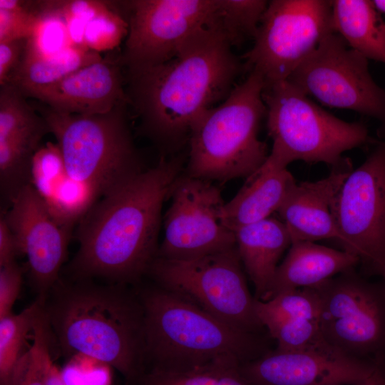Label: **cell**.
Returning <instances> with one entry per match:
<instances>
[{
	"instance_id": "obj_1",
	"label": "cell",
	"mask_w": 385,
	"mask_h": 385,
	"mask_svg": "<svg viewBox=\"0 0 385 385\" xmlns=\"http://www.w3.org/2000/svg\"><path fill=\"white\" fill-rule=\"evenodd\" d=\"M182 169L181 158H161L94 203L76 225L70 279L139 283L157 257L162 207Z\"/></svg>"
},
{
	"instance_id": "obj_2",
	"label": "cell",
	"mask_w": 385,
	"mask_h": 385,
	"mask_svg": "<svg viewBox=\"0 0 385 385\" xmlns=\"http://www.w3.org/2000/svg\"><path fill=\"white\" fill-rule=\"evenodd\" d=\"M231 48L211 26L170 60L126 70L128 104L139 119L138 130L165 149L189 140L196 121L227 98L244 68Z\"/></svg>"
},
{
	"instance_id": "obj_3",
	"label": "cell",
	"mask_w": 385,
	"mask_h": 385,
	"mask_svg": "<svg viewBox=\"0 0 385 385\" xmlns=\"http://www.w3.org/2000/svg\"><path fill=\"white\" fill-rule=\"evenodd\" d=\"M52 342L66 356L112 366L128 385L145 372L144 312L128 285L60 278L44 304Z\"/></svg>"
},
{
	"instance_id": "obj_4",
	"label": "cell",
	"mask_w": 385,
	"mask_h": 385,
	"mask_svg": "<svg viewBox=\"0 0 385 385\" xmlns=\"http://www.w3.org/2000/svg\"><path fill=\"white\" fill-rule=\"evenodd\" d=\"M144 312L145 372H178L231 354L242 364L271 349L267 334L238 331L156 284L137 290Z\"/></svg>"
},
{
	"instance_id": "obj_5",
	"label": "cell",
	"mask_w": 385,
	"mask_h": 385,
	"mask_svg": "<svg viewBox=\"0 0 385 385\" xmlns=\"http://www.w3.org/2000/svg\"><path fill=\"white\" fill-rule=\"evenodd\" d=\"M265 84L257 73L234 86L220 104L206 111L189 137L188 175L226 182L247 178L267 160V144L258 132L266 115Z\"/></svg>"
},
{
	"instance_id": "obj_6",
	"label": "cell",
	"mask_w": 385,
	"mask_h": 385,
	"mask_svg": "<svg viewBox=\"0 0 385 385\" xmlns=\"http://www.w3.org/2000/svg\"><path fill=\"white\" fill-rule=\"evenodd\" d=\"M34 106L59 146L68 173L102 197L144 170L128 123L127 101L110 112L67 115Z\"/></svg>"
},
{
	"instance_id": "obj_7",
	"label": "cell",
	"mask_w": 385,
	"mask_h": 385,
	"mask_svg": "<svg viewBox=\"0 0 385 385\" xmlns=\"http://www.w3.org/2000/svg\"><path fill=\"white\" fill-rule=\"evenodd\" d=\"M267 126L272 150L264 163L285 169L296 160L332 167L342 154L369 141L366 125L346 122L327 112L287 80L264 86Z\"/></svg>"
},
{
	"instance_id": "obj_8",
	"label": "cell",
	"mask_w": 385,
	"mask_h": 385,
	"mask_svg": "<svg viewBox=\"0 0 385 385\" xmlns=\"http://www.w3.org/2000/svg\"><path fill=\"white\" fill-rule=\"evenodd\" d=\"M147 275L230 327L268 334L257 316L236 246L191 260L156 257Z\"/></svg>"
},
{
	"instance_id": "obj_9",
	"label": "cell",
	"mask_w": 385,
	"mask_h": 385,
	"mask_svg": "<svg viewBox=\"0 0 385 385\" xmlns=\"http://www.w3.org/2000/svg\"><path fill=\"white\" fill-rule=\"evenodd\" d=\"M335 32L332 1L272 0L262 17L244 68L265 86L287 80L328 35Z\"/></svg>"
},
{
	"instance_id": "obj_10",
	"label": "cell",
	"mask_w": 385,
	"mask_h": 385,
	"mask_svg": "<svg viewBox=\"0 0 385 385\" xmlns=\"http://www.w3.org/2000/svg\"><path fill=\"white\" fill-rule=\"evenodd\" d=\"M312 288L321 297V330L333 347L354 359L385 360L384 281L352 269Z\"/></svg>"
},
{
	"instance_id": "obj_11",
	"label": "cell",
	"mask_w": 385,
	"mask_h": 385,
	"mask_svg": "<svg viewBox=\"0 0 385 385\" xmlns=\"http://www.w3.org/2000/svg\"><path fill=\"white\" fill-rule=\"evenodd\" d=\"M116 4L128 25L120 52L126 70L170 60L215 21L216 0H129Z\"/></svg>"
},
{
	"instance_id": "obj_12",
	"label": "cell",
	"mask_w": 385,
	"mask_h": 385,
	"mask_svg": "<svg viewBox=\"0 0 385 385\" xmlns=\"http://www.w3.org/2000/svg\"><path fill=\"white\" fill-rule=\"evenodd\" d=\"M368 59L334 32L287 81L322 104L351 110L385 123V91L372 78Z\"/></svg>"
},
{
	"instance_id": "obj_13",
	"label": "cell",
	"mask_w": 385,
	"mask_h": 385,
	"mask_svg": "<svg viewBox=\"0 0 385 385\" xmlns=\"http://www.w3.org/2000/svg\"><path fill=\"white\" fill-rule=\"evenodd\" d=\"M343 250L359 258L364 274L385 264V141L353 169L331 207Z\"/></svg>"
},
{
	"instance_id": "obj_14",
	"label": "cell",
	"mask_w": 385,
	"mask_h": 385,
	"mask_svg": "<svg viewBox=\"0 0 385 385\" xmlns=\"http://www.w3.org/2000/svg\"><path fill=\"white\" fill-rule=\"evenodd\" d=\"M169 197L172 202L157 257L191 260L236 246L235 235L222 219L225 203L212 182L180 175Z\"/></svg>"
},
{
	"instance_id": "obj_15",
	"label": "cell",
	"mask_w": 385,
	"mask_h": 385,
	"mask_svg": "<svg viewBox=\"0 0 385 385\" xmlns=\"http://www.w3.org/2000/svg\"><path fill=\"white\" fill-rule=\"evenodd\" d=\"M19 255L26 256L31 286L43 302L60 277L73 230L50 214L31 185L24 187L1 211Z\"/></svg>"
},
{
	"instance_id": "obj_16",
	"label": "cell",
	"mask_w": 385,
	"mask_h": 385,
	"mask_svg": "<svg viewBox=\"0 0 385 385\" xmlns=\"http://www.w3.org/2000/svg\"><path fill=\"white\" fill-rule=\"evenodd\" d=\"M382 361L275 348L241 364L240 371L252 385H357L368 379Z\"/></svg>"
},
{
	"instance_id": "obj_17",
	"label": "cell",
	"mask_w": 385,
	"mask_h": 385,
	"mask_svg": "<svg viewBox=\"0 0 385 385\" xmlns=\"http://www.w3.org/2000/svg\"><path fill=\"white\" fill-rule=\"evenodd\" d=\"M123 68L120 52L112 51L99 61L23 95L37 99L61 114L107 113L119 103L128 102Z\"/></svg>"
},
{
	"instance_id": "obj_18",
	"label": "cell",
	"mask_w": 385,
	"mask_h": 385,
	"mask_svg": "<svg viewBox=\"0 0 385 385\" xmlns=\"http://www.w3.org/2000/svg\"><path fill=\"white\" fill-rule=\"evenodd\" d=\"M353 170L349 158L332 167L330 173L317 181L297 183L277 211L292 242L339 240L331 207L342 183Z\"/></svg>"
},
{
	"instance_id": "obj_19",
	"label": "cell",
	"mask_w": 385,
	"mask_h": 385,
	"mask_svg": "<svg viewBox=\"0 0 385 385\" xmlns=\"http://www.w3.org/2000/svg\"><path fill=\"white\" fill-rule=\"evenodd\" d=\"M31 185L52 217L72 230L101 198L93 188L68 173L56 143L47 142L35 153Z\"/></svg>"
},
{
	"instance_id": "obj_20",
	"label": "cell",
	"mask_w": 385,
	"mask_h": 385,
	"mask_svg": "<svg viewBox=\"0 0 385 385\" xmlns=\"http://www.w3.org/2000/svg\"><path fill=\"white\" fill-rule=\"evenodd\" d=\"M359 264L357 256L344 250L314 242H293L278 265L268 292L260 301H268L289 290L315 287L337 274L355 269Z\"/></svg>"
},
{
	"instance_id": "obj_21",
	"label": "cell",
	"mask_w": 385,
	"mask_h": 385,
	"mask_svg": "<svg viewBox=\"0 0 385 385\" xmlns=\"http://www.w3.org/2000/svg\"><path fill=\"white\" fill-rule=\"evenodd\" d=\"M242 264L262 300L269 290L278 262L292 244L283 222L275 217L232 230Z\"/></svg>"
},
{
	"instance_id": "obj_22",
	"label": "cell",
	"mask_w": 385,
	"mask_h": 385,
	"mask_svg": "<svg viewBox=\"0 0 385 385\" xmlns=\"http://www.w3.org/2000/svg\"><path fill=\"white\" fill-rule=\"evenodd\" d=\"M297 183L292 173L263 164L247 178L235 196L222 209L225 224L232 230L255 223L277 212Z\"/></svg>"
},
{
	"instance_id": "obj_23",
	"label": "cell",
	"mask_w": 385,
	"mask_h": 385,
	"mask_svg": "<svg viewBox=\"0 0 385 385\" xmlns=\"http://www.w3.org/2000/svg\"><path fill=\"white\" fill-rule=\"evenodd\" d=\"M334 29L368 60L385 64V21L369 0H334Z\"/></svg>"
},
{
	"instance_id": "obj_24",
	"label": "cell",
	"mask_w": 385,
	"mask_h": 385,
	"mask_svg": "<svg viewBox=\"0 0 385 385\" xmlns=\"http://www.w3.org/2000/svg\"><path fill=\"white\" fill-rule=\"evenodd\" d=\"M102 58L98 52L76 46H71L53 55H44L35 49L28 38L24 58L6 83L24 94L34 88L54 83Z\"/></svg>"
},
{
	"instance_id": "obj_25",
	"label": "cell",
	"mask_w": 385,
	"mask_h": 385,
	"mask_svg": "<svg viewBox=\"0 0 385 385\" xmlns=\"http://www.w3.org/2000/svg\"><path fill=\"white\" fill-rule=\"evenodd\" d=\"M45 302L36 299L18 314L0 319V385H17L24 372L26 338Z\"/></svg>"
},
{
	"instance_id": "obj_26",
	"label": "cell",
	"mask_w": 385,
	"mask_h": 385,
	"mask_svg": "<svg viewBox=\"0 0 385 385\" xmlns=\"http://www.w3.org/2000/svg\"><path fill=\"white\" fill-rule=\"evenodd\" d=\"M241 364L234 355H223L184 371L145 372L135 385H252L240 373Z\"/></svg>"
},
{
	"instance_id": "obj_27",
	"label": "cell",
	"mask_w": 385,
	"mask_h": 385,
	"mask_svg": "<svg viewBox=\"0 0 385 385\" xmlns=\"http://www.w3.org/2000/svg\"><path fill=\"white\" fill-rule=\"evenodd\" d=\"M321 307L320 295L312 287L286 291L266 302L255 301L257 316L268 334L290 321H319Z\"/></svg>"
},
{
	"instance_id": "obj_28",
	"label": "cell",
	"mask_w": 385,
	"mask_h": 385,
	"mask_svg": "<svg viewBox=\"0 0 385 385\" xmlns=\"http://www.w3.org/2000/svg\"><path fill=\"white\" fill-rule=\"evenodd\" d=\"M268 2L216 0V27L232 46L240 45L248 39L254 40Z\"/></svg>"
},
{
	"instance_id": "obj_29",
	"label": "cell",
	"mask_w": 385,
	"mask_h": 385,
	"mask_svg": "<svg viewBox=\"0 0 385 385\" xmlns=\"http://www.w3.org/2000/svg\"><path fill=\"white\" fill-rule=\"evenodd\" d=\"M269 335L277 342L276 349L279 350L342 354L326 340L317 320L290 321L281 324Z\"/></svg>"
},
{
	"instance_id": "obj_30",
	"label": "cell",
	"mask_w": 385,
	"mask_h": 385,
	"mask_svg": "<svg viewBox=\"0 0 385 385\" xmlns=\"http://www.w3.org/2000/svg\"><path fill=\"white\" fill-rule=\"evenodd\" d=\"M109 7L91 19L86 26L84 41L89 50L100 53L113 51L126 38L128 22L115 1H108Z\"/></svg>"
},
{
	"instance_id": "obj_31",
	"label": "cell",
	"mask_w": 385,
	"mask_h": 385,
	"mask_svg": "<svg viewBox=\"0 0 385 385\" xmlns=\"http://www.w3.org/2000/svg\"><path fill=\"white\" fill-rule=\"evenodd\" d=\"M52 342L44 307L35 322L32 344L26 352V364L17 385H47L46 368L51 358Z\"/></svg>"
},
{
	"instance_id": "obj_32",
	"label": "cell",
	"mask_w": 385,
	"mask_h": 385,
	"mask_svg": "<svg viewBox=\"0 0 385 385\" xmlns=\"http://www.w3.org/2000/svg\"><path fill=\"white\" fill-rule=\"evenodd\" d=\"M40 16V1L0 0V42L29 38Z\"/></svg>"
},
{
	"instance_id": "obj_33",
	"label": "cell",
	"mask_w": 385,
	"mask_h": 385,
	"mask_svg": "<svg viewBox=\"0 0 385 385\" xmlns=\"http://www.w3.org/2000/svg\"><path fill=\"white\" fill-rule=\"evenodd\" d=\"M23 271L16 262L0 267V319L11 314L19 297Z\"/></svg>"
},
{
	"instance_id": "obj_34",
	"label": "cell",
	"mask_w": 385,
	"mask_h": 385,
	"mask_svg": "<svg viewBox=\"0 0 385 385\" xmlns=\"http://www.w3.org/2000/svg\"><path fill=\"white\" fill-rule=\"evenodd\" d=\"M28 38L0 42V86L6 84L19 66L26 48Z\"/></svg>"
},
{
	"instance_id": "obj_35",
	"label": "cell",
	"mask_w": 385,
	"mask_h": 385,
	"mask_svg": "<svg viewBox=\"0 0 385 385\" xmlns=\"http://www.w3.org/2000/svg\"><path fill=\"white\" fill-rule=\"evenodd\" d=\"M19 255L15 237L4 215L0 217V267L16 262Z\"/></svg>"
},
{
	"instance_id": "obj_36",
	"label": "cell",
	"mask_w": 385,
	"mask_h": 385,
	"mask_svg": "<svg viewBox=\"0 0 385 385\" xmlns=\"http://www.w3.org/2000/svg\"><path fill=\"white\" fill-rule=\"evenodd\" d=\"M47 385H68L57 366L53 364L52 357L49 359L46 368Z\"/></svg>"
},
{
	"instance_id": "obj_37",
	"label": "cell",
	"mask_w": 385,
	"mask_h": 385,
	"mask_svg": "<svg viewBox=\"0 0 385 385\" xmlns=\"http://www.w3.org/2000/svg\"><path fill=\"white\" fill-rule=\"evenodd\" d=\"M357 385H385V360L379 364L368 379Z\"/></svg>"
},
{
	"instance_id": "obj_38",
	"label": "cell",
	"mask_w": 385,
	"mask_h": 385,
	"mask_svg": "<svg viewBox=\"0 0 385 385\" xmlns=\"http://www.w3.org/2000/svg\"><path fill=\"white\" fill-rule=\"evenodd\" d=\"M372 1L376 9L380 13L385 14V0H374Z\"/></svg>"
},
{
	"instance_id": "obj_39",
	"label": "cell",
	"mask_w": 385,
	"mask_h": 385,
	"mask_svg": "<svg viewBox=\"0 0 385 385\" xmlns=\"http://www.w3.org/2000/svg\"><path fill=\"white\" fill-rule=\"evenodd\" d=\"M377 275L381 276L385 282V264L381 267Z\"/></svg>"
}]
</instances>
